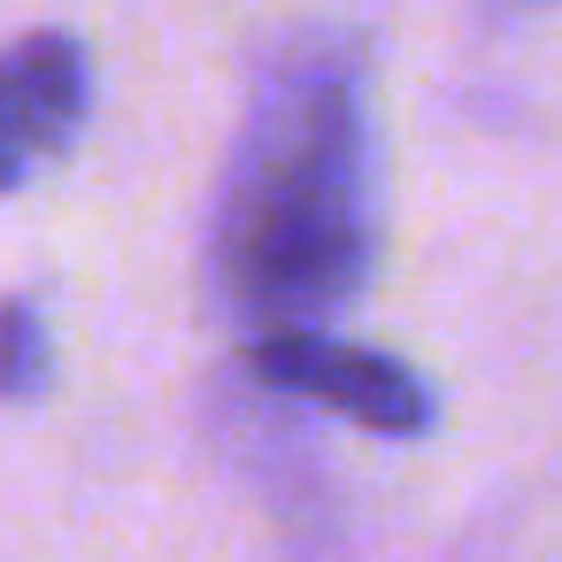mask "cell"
<instances>
[{"instance_id":"cell-3","label":"cell","mask_w":562,"mask_h":562,"mask_svg":"<svg viewBox=\"0 0 562 562\" xmlns=\"http://www.w3.org/2000/svg\"><path fill=\"white\" fill-rule=\"evenodd\" d=\"M93 116V55L78 32H16L0 47V193L32 186Z\"/></svg>"},{"instance_id":"cell-4","label":"cell","mask_w":562,"mask_h":562,"mask_svg":"<svg viewBox=\"0 0 562 562\" xmlns=\"http://www.w3.org/2000/svg\"><path fill=\"white\" fill-rule=\"evenodd\" d=\"M55 385V331L32 293H0V401L40 408Z\"/></svg>"},{"instance_id":"cell-1","label":"cell","mask_w":562,"mask_h":562,"mask_svg":"<svg viewBox=\"0 0 562 562\" xmlns=\"http://www.w3.org/2000/svg\"><path fill=\"white\" fill-rule=\"evenodd\" d=\"M378 109L347 32L278 47L209 201V308L239 339L331 331L378 270Z\"/></svg>"},{"instance_id":"cell-2","label":"cell","mask_w":562,"mask_h":562,"mask_svg":"<svg viewBox=\"0 0 562 562\" xmlns=\"http://www.w3.org/2000/svg\"><path fill=\"white\" fill-rule=\"evenodd\" d=\"M247 370L285 393V401H316L331 416H347L355 431L378 439H424L439 424V393L385 347H355L331 331H278V339H247Z\"/></svg>"}]
</instances>
